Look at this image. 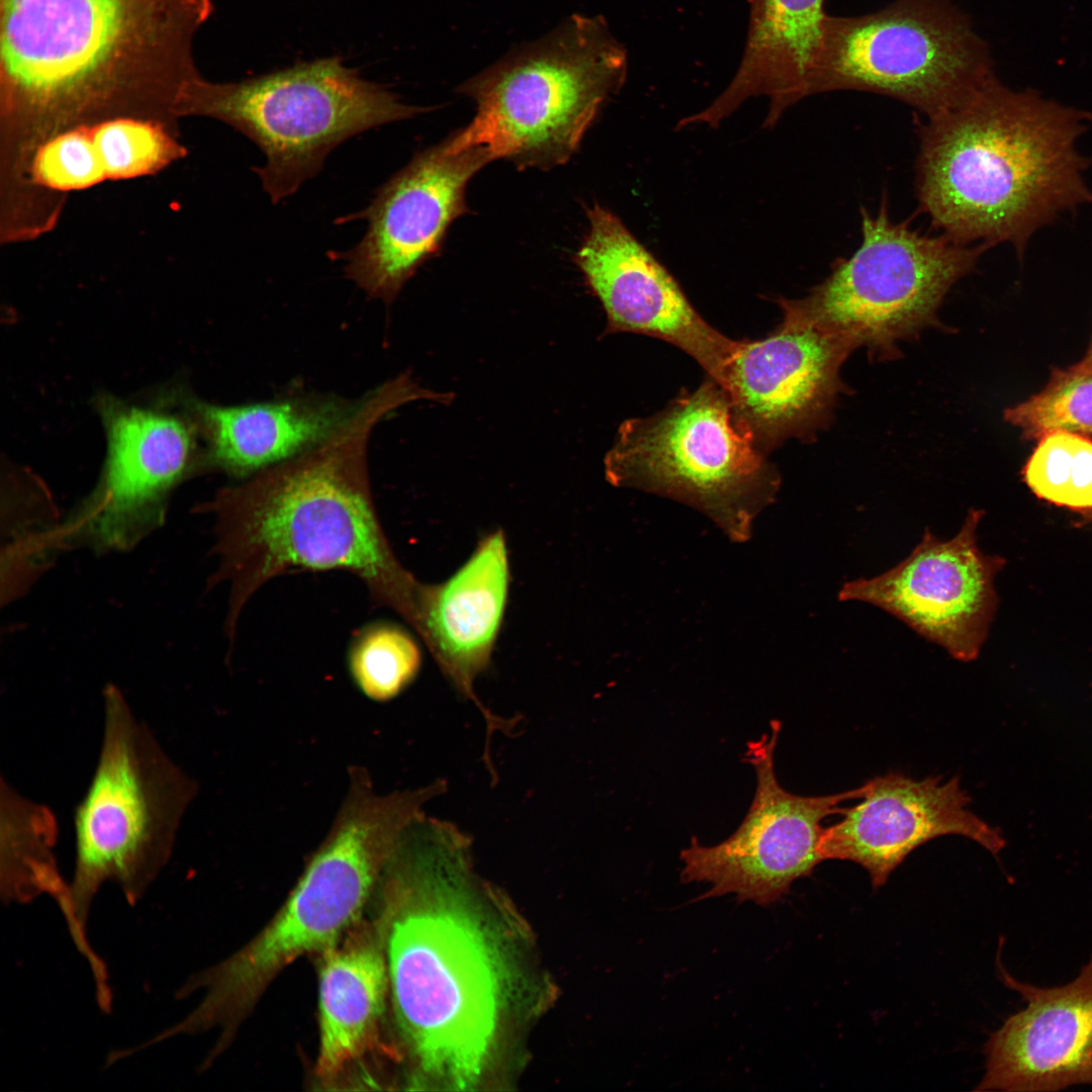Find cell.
<instances>
[{
  "mask_svg": "<svg viewBox=\"0 0 1092 1092\" xmlns=\"http://www.w3.org/2000/svg\"><path fill=\"white\" fill-rule=\"evenodd\" d=\"M861 243L802 299H779L783 312L880 358L932 323L950 287L970 273L983 244L965 245L894 222L884 197L876 215L860 210Z\"/></svg>",
  "mask_w": 1092,
  "mask_h": 1092,
  "instance_id": "30bf717a",
  "label": "cell"
},
{
  "mask_svg": "<svg viewBox=\"0 0 1092 1092\" xmlns=\"http://www.w3.org/2000/svg\"><path fill=\"white\" fill-rule=\"evenodd\" d=\"M1085 359H1086V360H1088V361H1090V362H1092V345H1091V347H1090V349H1089V351H1088V354H1087V356H1086V358H1085Z\"/></svg>",
  "mask_w": 1092,
  "mask_h": 1092,
  "instance_id": "f1b7e54d",
  "label": "cell"
},
{
  "mask_svg": "<svg viewBox=\"0 0 1092 1092\" xmlns=\"http://www.w3.org/2000/svg\"><path fill=\"white\" fill-rule=\"evenodd\" d=\"M431 390L411 373L360 398L349 420L314 448L220 490L214 515L218 569L230 589L233 637L248 601L266 582L293 570H344L357 576L379 606L419 630L424 583L394 554L378 518L368 473L374 428L403 404L428 400Z\"/></svg>",
  "mask_w": 1092,
  "mask_h": 1092,
  "instance_id": "7a4b0ae2",
  "label": "cell"
},
{
  "mask_svg": "<svg viewBox=\"0 0 1092 1092\" xmlns=\"http://www.w3.org/2000/svg\"><path fill=\"white\" fill-rule=\"evenodd\" d=\"M781 722H770L769 733L747 743L744 760L755 771L756 789L738 828L715 845H703L693 836L680 851L682 883L711 884L699 899L735 894L739 902L768 906L781 900L800 878L823 861L819 843L822 821L842 815L840 804L859 800L864 784L826 796H800L785 790L775 771V750Z\"/></svg>",
  "mask_w": 1092,
  "mask_h": 1092,
  "instance_id": "7c38bea8",
  "label": "cell"
},
{
  "mask_svg": "<svg viewBox=\"0 0 1092 1092\" xmlns=\"http://www.w3.org/2000/svg\"><path fill=\"white\" fill-rule=\"evenodd\" d=\"M57 822L44 806L1 784L0 895L6 904L30 903L49 895L65 921L70 916L69 884L54 848Z\"/></svg>",
  "mask_w": 1092,
  "mask_h": 1092,
  "instance_id": "d4e9b609",
  "label": "cell"
},
{
  "mask_svg": "<svg viewBox=\"0 0 1092 1092\" xmlns=\"http://www.w3.org/2000/svg\"><path fill=\"white\" fill-rule=\"evenodd\" d=\"M491 161L485 148L453 152L445 140L417 154L378 188L366 208L339 219L368 221L354 248L334 254L346 262V277L371 298L392 303L439 251L450 224L468 211L467 183Z\"/></svg>",
  "mask_w": 1092,
  "mask_h": 1092,
  "instance_id": "4fadbf2b",
  "label": "cell"
},
{
  "mask_svg": "<svg viewBox=\"0 0 1092 1092\" xmlns=\"http://www.w3.org/2000/svg\"><path fill=\"white\" fill-rule=\"evenodd\" d=\"M864 786L859 802L824 828L819 852L823 860L859 864L874 888L883 886L914 849L936 837L960 835L994 854L1004 845L1000 834L969 810L971 799L959 777L916 781L889 772Z\"/></svg>",
  "mask_w": 1092,
  "mask_h": 1092,
  "instance_id": "ac0fdd59",
  "label": "cell"
},
{
  "mask_svg": "<svg viewBox=\"0 0 1092 1092\" xmlns=\"http://www.w3.org/2000/svg\"><path fill=\"white\" fill-rule=\"evenodd\" d=\"M362 931L323 951L315 1075L332 1084L376 1044L389 988L384 937Z\"/></svg>",
  "mask_w": 1092,
  "mask_h": 1092,
  "instance_id": "cb8c5ba5",
  "label": "cell"
},
{
  "mask_svg": "<svg viewBox=\"0 0 1092 1092\" xmlns=\"http://www.w3.org/2000/svg\"><path fill=\"white\" fill-rule=\"evenodd\" d=\"M429 110L402 103L339 57L240 82L212 83L201 76L180 105L182 118L217 119L261 149L266 163L254 171L273 203L314 177L327 156L348 139Z\"/></svg>",
  "mask_w": 1092,
  "mask_h": 1092,
  "instance_id": "ba28073f",
  "label": "cell"
},
{
  "mask_svg": "<svg viewBox=\"0 0 1092 1092\" xmlns=\"http://www.w3.org/2000/svg\"><path fill=\"white\" fill-rule=\"evenodd\" d=\"M1005 419L1028 437L1092 434V362L1084 359L1054 373L1039 393L1007 410Z\"/></svg>",
  "mask_w": 1092,
  "mask_h": 1092,
  "instance_id": "83f0119b",
  "label": "cell"
},
{
  "mask_svg": "<svg viewBox=\"0 0 1092 1092\" xmlns=\"http://www.w3.org/2000/svg\"><path fill=\"white\" fill-rule=\"evenodd\" d=\"M510 566L506 536L496 530L479 541L469 559L446 581L425 584L420 604L421 637L454 688L477 706L486 723V750L495 730L507 734L516 720L498 718L473 691L490 663L507 605Z\"/></svg>",
  "mask_w": 1092,
  "mask_h": 1092,
  "instance_id": "44dd1931",
  "label": "cell"
},
{
  "mask_svg": "<svg viewBox=\"0 0 1092 1092\" xmlns=\"http://www.w3.org/2000/svg\"><path fill=\"white\" fill-rule=\"evenodd\" d=\"M101 482L72 526L98 549H123L161 523L166 493L190 468L193 428L180 418L104 399Z\"/></svg>",
  "mask_w": 1092,
  "mask_h": 1092,
  "instance_id": "e0dca14e",
  "label": "cell"
},
{
  "mask_svg": "<svg viewBox=\"0 0 1092 1092\" xmlns=\"http://www.w3.org/2000/svg\"><path fill=\"white\" fill-rule=\"evenodd\" d=\"M749 2L747 37L733 78L709 106L684 118L685 125L717 126L749 98L763 96L769 105L764 126H771L812 96L829 16L825 0Z\"/></svg>",
  "mask_w": 1092,
  "mask_h": 1092,
  "instance_id": "7402d4cb",
  "label": "cell"
},
{
  "mask_svg": "<svg viewBox=\"0 0 1092 1092\" xmlns=\"http://www.w3.org/2000/svg\"><path fill=\"white\" fill-rule=\"evenodd\" d=\"M449 845L401 844L383 877L400 907L386 931L389 988L420 1067L456 1090L477 1084L490 1054L503 997L497 952L480 923L445 899Z\"/></svg>",
  "mask_w": 1092,
  "mask_h": 1092,
  "instance_id": "277c9868",
  "label": "cell"
},
{
  "mask_svg": "<svg viewBox=\"0 0 1092 1092\" xmlns=\"http://www.w3.org/2000/svg\"><path fill=\"white\" fill-rule=\"evenodd\" d=\"M359 402L334 395L290 394L233 406L192 401L191 411L207 443L208 462L232 476L248 478L329 439Z\"/></svg>",
  "mask_w": 1092,
  "mask_h": 1092,
  "instance_id": "603a6c76",
  "label": "cell"
},
{
  "mask_svg": "<svg viewBox=\"0 0 1092 1092\" xmlns=\"http://www.w3.org/2000/svg\"><path fill=\"white\" fill-rule=\"evenodd\" d=\"M1000 978L1025 1007L1010 1015L985 1045L986 1072L976 1090L1059 1091L1092 1086V953L1079 975L1056 987Z\"/></svg>",
  "mask_w": 1092,
  "mask_h": 1092,
  "instance_id": "d6986e66",
  "label": "cell"
},
{
  "mask_svg": "<svg viewBox=\"0 0 1092 1092\" xmlns=\"http://www.w3.org/2000/svg\"><path fill=\"white\" fill-rule=\"evenodd\" d=\"M980 520V511H970L948 540L926 529L904 560L880 575L847 581L838 600L881 608L953 658L975 659L995 610L993 582L1001 566L978 546Z\"/></svg>",
  "mask_w": 1092,
  "mask_h": 1092,
  "instance_id": "5bb4252c",
  "label": "cell"
},
{
  "mask_svg": "<svg viewBox=\"0 0 1092 1092\" xmlns=\"http://www.w3.org/2000/svg\"><path fill=\"white\" fill-rule=\"evenodd\" d=\"M418 643L401 627L374 623L361 630L349 649V668L362 693L383 702L399 695L421 667Z\"/></svg>",
  "mask_w": 1092,
  "mask_h": 1092,
  "instance_id": "484cf974",
  "label": "cell"
},
{
  "mask_svg": "<svg viewBox=\"0 0 1092 1092\" xmlns=\"http://www.w3.org/2000/svg\"><path fill=\"white\" fill-rule=\"evenodd\" d=\"M627 52L601 16L574 15L546 37L463 83L471 122L449 136L453 152L549 169L569 160L600 108L623 85Z\"/></svg>",
  "mask_w": 1092,
  "mask_h": 1092,
  "instance_id": "52a82bcc",
  "label": "cell"
},
{
  "mask_svg": "<svg viewBox=\"0 0 1092 1092\" xmlns=\"http://www.w3.org/2000/svg\"><path fill=\"white\" fill-rule=\"evenodd\" d=\"M588 232L574 261L602 303L607 333L666 341L722 383L740 341L727 338L694 308L667 270L611 211L588 208Z\"/></svg>",
  "mask_w": 1092,
  "mask_h": 1092,
  "instance_id": "2e32d148",
  "label": "cell"
},
{
  "mask_svg": "<svg viewBox=\"0 0 1092 1092\" xmlns=\"http://www.w3.org/2000/svg\"><path fill=\"white\" fill-rule=\"evenodd\" d=\"M764 339L740 341L720 386L738 425L759 450L822 427L842 390L839 369L852 351L791 313Z\"/></svg>",
  "mask_w": 1092,
  "mask_h": 1092,
  "instance_id": "9a60e30c",
  "label": "cell"
},
{
  "mask_svg": "<svg viewBox=\"0 0 1092 1092\" xmlns=\"http://www.w3.org/2000/svg\"><path fill=\"white\" fill-rule=\"evenodd\" d=\"M197 790L122 693L107 686L98 759L74 812L75 860L66 922L90 966L101 960L86 934L95 896L110 882L132 906L144 897L169 862Z\"/></svg>",
  "mask_w": 1092,
  "mask_h": 1092,
  "instance_id": "8992f818",
  "label": "cell"
},
{
  "mask_svg": "<svg viewBox=\"0 0 1092 1092\" xmlns=\"http://www.w3.org/2000/svg\"><path fill=\"white\" fill-rule=\"evenodd\" d=\"M604 464L613 485L686 503L734 542L750 538L780 488L777 470L712 378L652 416L623 422Z\"/></svg>",
  "mask_w": 1092,
  "mask_h": 1092,
  "instance_id": "9c48e42d",
  "label": "cell"
},
{
  "mask_svg": "<svg viewBox=\"0 0 1092 1092\" xmlns=\"http://www.w3.org/2000/svg\"><path fill=\"white\" fill-rule=\"evenodd\" d=\"M211 0H0V176L26 178L61 131L117 117L177 121L201 77Z\"/></svg>",
  "mask_w": 1092,
  "mask_h": 1092,
  "instance_id": "6da1fadb",
  "label": "cell"
},
{
  "mask_svg": "<svg viewBox=\"0 0 1092 1092\" xmlns=\"http://www.w3.org/2000/svg\"><path fill=\"white\" fill-rule=\"evenodd\" d=\"M411 817V804L401 794L378 795L371 781H352L329 834L283 906L245 946L181 985L175 992L178 1000L200 989L204 996L162 1037L219 1027L209 1052L217 1058L280 971L303 954L330 948L356 924Z\"/></svg>",
  "mask_w": 1092,
  "mask_h": 1092,
  "instance_id": "5b68a950",
  "label": "cell"
},
{
  "mask_svg": "<svg viewBox=\"0 0 1092 1092\" xmlns=\"http://www.w3.org/2000/svg\"><path fill=\"white\" fill-rule=\"evenodd\" d=\"M994 76L986 42L960 10L945 0H896L866 15L828 16L812 95L878 93L930 118Z\"/></svg>",
  "mask_w": 1092,
  "mask_h": 1092,
  "instance_id": "8fae6325",
  "label": "cell"
},
{
  "mask_svg": "<svg viewBox=\"0 0 1092 1092\" xmlns=\"http://www.w3.org/2000/svg\"><path fill=\"white\" fill-rule=\"evenodd\" d=\"M1024 478L1040 498L1074 510L1092 509V441L1079 434H1045L1027 461Z\"/></svg>",
  "mask_w": 1092,
  "mask_h": 1092,
  "instance_id": "4316f807",
  "label": "cell"
},
{
  "mask_svg": "<svg viewBox=\"0 0 1092 1092\" xmlns=\"http://www.w3.org/2000/svg\"><path fill=\"white\" fill-rule=\"evenodd\" d=\"M1092 116L991 78L959 106L920 127V208L948 239L1022 258L1035 231L1092 203L1077 140Z\"/></svg>",
  "mask_w": 1092,
  "mask_h": 1092,
  "instance_id": "3957f363",
  "label": "cell"
},
{
  "mask_svg": "<svg viewBox=\"0 0 1092 1092\" xmlns=\"http://www.w3.org/2000/svg\"><path fill=\"white\" fill-rule=\"evenodd\" d=\"M179 122L117 117L59 132L34 153L24 213L39 236L58 223L68 196L107 180L154 175L186 156Z\"/></svg>",
  "mask_w": 1092,
  "mask_h": 1092,
  "instance_id": "ffe728a7",
  "label": "cell"
}]
</instances>
